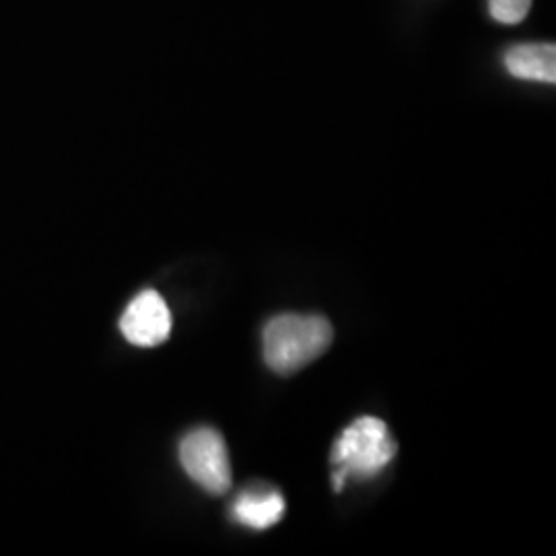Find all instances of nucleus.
<instances>
[{"mask_svg": "<svg viewBox=\"0 0 556 556\" xmlns=\"http://www.w3.org/2000/svg\"><path fill=\"white\" fill-rule=\"evenodd\" d=\"M396 456V443L388 425L376 417H361L342 431L332 447L334 491H342L346 478H371L379 475Z\"/></svg>", "mask_w": 556, "mask_h": 556, "instance_id": "f03ea898", "label": "nucleus"}, {"mask_svg": "<svg viewBox=\"0 0 556 556\" xmlns=\"http://www.w3.org/2000/svg\"><path fill=\"white\" fill-rule=\"evenodd\" d=\"M332 338L334 330L324 316L282 314L264 328V361L278 376H291L321 357Z\"/></svg>", "mask_w": 556, "mask_h": 556, "instance_id": "f257e3e1", "label": "nucleus"}, {"mask_svg": "<svg viewBox=\"0 0 556 556\" xmlns=\"http://www.w3.org/2000/svg\"><path fill=\"white\" fill-rule=\"evenodd\" d=\"M505 66L517 79L556 80V48L553 43L516 46L505 54Z\"/></svg>", "mask_w": 556, "mask_h": 556, "instance_id": "39448f33", "label": "nucleus"}, {"mask_svg": "<svg viewBox=\"0 0 556 556\" xmlns=\"http://www.w3.org/2000/svg\"><path fill=\"white\" fill-rule=\"evenodd\" d=\"M285 498L277 491H248L233 505L236 521L252 530H268L285 516Z\"/></svg>", "mask_w": 556, "mask_h": 556, "instance_id": "423d86ee", "label": "nucleus"}, {"mask_svg": "<svg viewBox=\"0 0 556 556\" xmlns=\"http://www.w3.org/2000/svg\"><path fill=\"white\" fill-rule=\"evenodd\" d=\"M489 9L498 23L514 25L526 20L532 9V0H489Z\"/></svg>", "mask_w": 556, "mask_h": 556, "instance_id": "0eeeda50", "label": "nucleus"}, {"mask_svg": "<svg viewBox=\"0 0 556 556\" xmlns=\"http://www.w3.org/2000/svg\"><path fill=\"white\" fill-rule=\"evenodd\" d=\"M179 462L206 493L225 495L231 489V462L219 431L211 427L190 431L179 443Z\"/></svg>", "mask_w": 556, "mask_h": 556, "instance_id": "7ed1b4c3", "label": "nucleus"}, {"mask_svg": "<svg viewBox=\"0 0 556 556\" xmlns=\"http://www.w3.org/2000/svg\"><path fill=\"white\" fill-rule=\"evenodd\" d=\"M119 330L130 344L140 349L163 344L172 334V312L165 299L153 289L139 293L124 309Z\"/></svg>", "mask_w": 556, "mask_h": 556, "instance_id": "20e7f679", "label": "nucleus"}]
</instances>
